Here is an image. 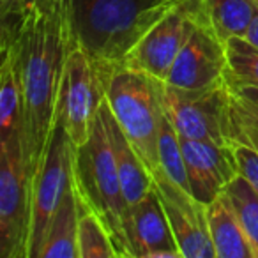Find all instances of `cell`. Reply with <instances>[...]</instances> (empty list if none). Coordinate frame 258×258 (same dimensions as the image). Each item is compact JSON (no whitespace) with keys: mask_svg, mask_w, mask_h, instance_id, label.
I'll return each mask as SVG.
<instances>
[{"mask_svg":"<svg viewBox=\"0 0 258 258\" xmlns=\"http://www.w3.org/2000/svg\"><path fill=\"white\" fill-rule=\"evenodd\" d=\"M205 214L216 258H256L235 207L225 191L205 207Z\"/></svg>","mask_w":258,"mask_h":258,"instance_id":"cell-16","label":"cell"},{"mask_svg":"<svg viewBox=\"0 0 258 258\" xmlns=\"http://www.w3.org/2000/svg\"><path fill=\"white\" fill-rule=\"evenodd\" d=\"M104 117H106L108 133H110L111 149H113L124 198L127 205H135L154 187L152 175L149 172L147 165L144 163V159L137 152V149L131 145L127 137L122 133L120 125L117 124L110 106H108L106 97H104Z\"/></svg>","mask_w":258,"mask_h":258,"instance_id":"cell-15","label":"cell"},{"mask_svg":"<svg viewBox=\"0 0 258 258\" xmlns=\"http://www.w3.org/2000/svg\"><path fill=\"white\" fill-rule=\"evenodd\" d=\"M228 75V53L209 23L195 11L193 27L173 62L165 83L180 89H204L226 82Z\"/></svg>","mask_w":258,"mask_h":258,"instance_id":"cell-9","label":"cell"},{"mask_svg":"<svg viewBox=\"0 0 258 258\" xmlns=\"http://www.w3.org/2000/svg\"><path fill=\"white\" fill-rule=\"evenodd\" d=\"M125 237L131 258H182L156 187L129 205Z\"/></svg>","mask_w":258,"mask_h":258,"instance_id":"cell-13","label":"cell"},{"mask_svg":"<svg viewBox=\"0 0 258 258\" xmlns=\"http://www.w3.org/2000/svg\"><path fill=\"white\" fill-rule=\"evenodd\" d=\"M244 39L249 41L254 48H258V11H256V15H254L253 22H251V25H249V29H247L246 37H244Z\"/></svg>","mask_w":258,"mask_h":258,"instance_id":"cell-26","label":"cell"},{"mask_svg":"<svg viewBox=\"0 0 258 258\" xmlns=\"http://www.w3.org/2000/svg\"><path fill=\"white\" fill-rule=\"evenodd\" d=\"M228 53L230 87H256L258 89V48H254L244 37H232L226 41Z\"/></svg>","mask_w":258,"mask_h":258,"instance_id":"cell-22","label":"cell"},{"mask_svg":"<svg viewBox=\"0 0 258 258\" xmlns=\"http://www.w3.org/2000/svg\"><path fill=\"white\" fill-rule=\"evenodd\" d=\"M75 144L60 124L44 152L32 184V228L29 258H39L48 225L60 205L64 195L75 182Z\"/></svg>","mask_w":258,"mask_h":258,"instance_id":"cell-7","label":"cell"},{"mask_svg":"<svg viewBox=\"0 0 258 258\" xmlns=\"http://www.w3.org/2000/svg\"><path fill=\"white\" fill-rule=\"evenodd\" d=\"M233 90H235L237 94H240V96H244L246 99L253 101V103L258 104V89L256 87H232Z\"/></svg>","mask_w":258,"mask_h":258,"instance_id":"cell-27","label":"cell"},{"mask_svg":"<svg viewBox=\"0 0 258 258\" xmlns=\"http://www.w3.org/2000/svg\"><path fill=\"white\" fill-rule=\"evenodd\" d=\"M197 0H180L129 51L122 66L138 69L158 82H166L168 73L193 27Z\"/></svg>","mask_w":258,"mask_h":258,"instance_id":"cell-10","label":"cell"},{"mask_svg":"<svg viewBox=\"0 0 258 258\" xmlns=\"http://www.w3.org/2000/svg\"><path fill=\"white\" fill-rule=\"evenodd\" d=\"M226 140L258 152V104L237 94L230 87L226 110Z\"/></svg>","mask_w":258,"mask_h":258,"instance_id":"cell-20","label":"cell"},{"mask_svg":"<svg viewBox=\"0 0 258 258\" xmlns=\"http://www.w3.org/2000/svg\"><path fill=\"white\" fill-rule=\"evenodd\" d=\"M0 149L22 154L29 166L23 87L11 48H0Z\"/></svg>","mask_w":258,"mask_h":258,"instance_id":"cell-14","label":"cell"},{"mask_svg":"<svg viewBox=\"0 0 258 258\" xmlns=\"http://www.w3.org/2000/svg\"><path fill=\"white\" fill-rule=\"evenodd\" d=\"M29 0H0V18L22 11Z\"/></svg>","mask_w":258,"mask_h":258,"instance_id":"cell-25","label":"cell"},{"mask_svg":"<svg viewBox=\"0 0 258 258\" xmlns=\"http://www.w3.org/2000/svg\"><path fill=\"white\" fill-rule=\"evenodd\" d=\"M156 83L163 108L180 137L228 144L226 140V110L230 99L228 82L204 89H180L158 80Z\"/></svg>","mask_w":258,"mask_h":258,"instance_id":"cell-6","label":"cell"},{"mask_svg":"<svg viewBox=\"0 0 258 258\" xmlns=\"http://www.w3.org/2000/svg\"><path fill=\"white\" fill-rule=\"evenodd\" d=\"M256 11V0H198L200 16L223 43L232 37H246Z\"/></svg>","mask_w":258,"mask_h":258,"instance_id":"cell-18","label":"cell"},{"mask_svg":"<svg viewBox=\"0 0 258 258\" xmlns=\"http://www.w3.org/2000/svg\"><path fill=\"white\" fill-rule=\"evenodd\" d=\"M237 172L253 186L258 193V152L244 145H232Z\"/></svg>","mask_w":258,"mask_h":258,"instance_id":"cell-24","label":"cell"},{"mask_svg":"<svg viewBox=\"0 0 258 258\" xmlns=\"http://www.w3.org/2000/svg\"><path fill=\"white\" fill-rule=\"evenodd\" d=\"M225 193L232 200L247 240L258 258V193L242 175L233 177Z\"/></svg>","mask_w":258,"mask_h":258,"instance_id":"cell-23","label":"cell"},{"mask_svg":"<svg viewBox=\"0 0 258 258\" xmlns=\"http://www.w3.org/2000/svg\"><path fill=\"white\" fill-rule=\"evenodd\" d=\"M189 191L198 202L209 205L239 175L230 144L180 137Z\"/></svg>","mask_w":258,"mask_h":258,"instance_id":"cell-12","label":"cell"},{"mask_svg":"<svg viewBox=\"0 0 258 258\" xmlns=\"http://www.w3.org/2000/svg\"><path fill=\"white\" fill-rule=\"evenodd\" d=\"M180 0H68L76 44L99 69L120 66L138 41Z\"/></svg>","mask_w":258,"mask_h":258,"instance_id":"cell-2","label":"cell"},{"mask_svg":"<svg viewBox=\"0 0 258 258\" xmlns=\"http://www.w3.org/2000/svg\"><path fill=\"white\" fill-rule=\"evenodd\" d=\"M0 48H11L25 101L29 172L36 175L57 124V101L68 55L75 44L68 0H29L4 16Z\"/></svg>","mask_w":258,"mask_h":258,"instance_id":"cell-1","label":"cell"},{"mask_svg":"<svg viewBox=\"0 0 258 258\" xmlns=\"http://www.w3.org/2000/svg\"><path fill=\"white\" fill-rule=\"evenodd\" d=\"M159 103H161V99H159ZM158 156L161 168L165 170L166 175L172 180H175L179 186H182L186 191H189L186 165H184L182 156V145H180V135L175 129V125H173V122L170 120L163 104L159 106L158 117Z\"/></svg>","mask_w":258,"mask_h":258,"instance_id":"cell-21","label":"cell"},{"mask_svg":"<svg viewBox=\"0 0 258 258\" xmlns=\"http://www.w3.org/2000/svg\"><path fill=\"white\" fill-rule=\"evenodd\" d=\"M32 184L23 156L0 149V258H29Z\"/></svg>","mask_w":258,"mask_h":258,"instance_id":"cell-8","label":"cell"},{"mask_svg":"<svg viewBox=\"0 0 258 258\" xmlns=\"http://www.w3.org/2000/svg\"><path fill=\"white\" fill-rule=\"evenodd\" d=\"M104 97V76L99 66L75 41L57 101V122L66 129L75 147H82L89 140Z\"/></svg>","mask_w":258,"mask_h":258,"instance_id":"cell-5","label":"cell"},{"mask_svg":"<svg viewBox=\"0 0 258 258\" xmlns=\"http://www.w3.org/2000/svg\"><path fill=\"white\" fill-rule=\"evenodd\" d=\"M76 189V187H75ZM80 258H118L110 233L92 205L76 191Z\"/></svg>","mask_w":258,"mask_h":258,"instance_id":"cell-19","label":"cell"},{"mask_svg":"<svg viewBox=\"0 0 258 258\" xmlns=\"http://www.w3.org/2000/svg\"><path fill=\"white\" fill-rule=\"evenodd\" d=\"M39 258H80L78 205H76L75 182L64 195L60 205L48 225Z\"/></svg>","mask_w":258,"mask_h":258,"instance_id":"cell-17","label":"cell"},{"mask_svg":"<svg viewBox=\"0 0 258 258\" xmlns=\"http://www.w3.org/2000/svg\"><path fill=\"white\" fill-rule=\"evenodd\" d=\"M152 182L172 226L180 256L216 258L205 214L207 205L198 202L189 191L170 179L163 168L152 173Z\"/></svg>","mask_w":258,"mask_h":258,"instance_id":"cell-11","label":"cell"},{"mask_svg":"<svg viewBox=\"0 0 258 258\" xmlns=\"http://www.w3.org/2000/svg\"><path fill=\"white\" fill-rule=\"evenodd\" d=\"M75 187L104 223L118 258H131L125 237L129 205L124 198L111 149L104 117V101L97 111L89 140L75 151Z\"/></svg>","mask_w":258,"mask_h":258,"instance_id":"cell-3","label":"cell"},{"mask_svg":"<svg viewBox=\"0 0 258 258\" xmlns=\"http://www.w3.org/2000/svg\"><path fill=\"white\" fill-rule=\"evenodd\" d=\"M256 2H258V0H256Z\"/></svg>","mask_w":258,"mask_h":258,"instance_id":"cell-28","label":"cell"},{"mask_svg":"<svg viewBox=\"0 0 258 258\" xmlns=\"http://www.w3.org/2000/svg\"><path fill=\"white\" fill-rule=\"evenodd\" d=\"M101 73L104 76L108 106L152 175L161 168L158 156V117L161 106L158 83L144 71L122 64L101 69Z\"/></svg>","mask_w":258,"mask_h":258,"instance_id":"cell-4","label":"cell"}]
</instances>
